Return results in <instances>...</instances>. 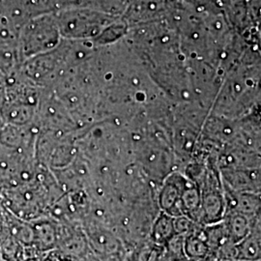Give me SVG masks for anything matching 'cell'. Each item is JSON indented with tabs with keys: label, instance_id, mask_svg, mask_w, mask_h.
I'll list each match as a JSON object with an SVG mask.
<instances>
[{
	"label": "cell",
	"instance_id": "6da1fadb",
	"mask_svg": "<svg viewBox=\"0 0 261 261\" xmlns=\"http://www.w3.org/2000/svg\"><path fill=\"white\" fill-rule=\"evenodd\" d=\"M188 178L179 173H172L164 182L158 195L160 210L172 217L183 215L180 207V197Z\"/></svg>",
	"mask_w": 261,
	"mask_h": 261
},
{
	"label": "cell",
	"instance_id": "7a4b0ae2",
	"mask_svg": "<svg viewBox=\"0 0 261 261\" xmlns=\"http://www.w3.org/2000/svg\"><path fill=\"white\" fill-rule=\"evenodd\" d=\"M33 227V244L40 253L55 251L58 241L57 222L47 215L31 222Z\"/></svg>",
	"mask_w": 261,
	"mask_h": 261
},
{
	"label": "cell",
	"instance_id": "3957f363",
	"mask_svg": "<svg viewBox=\"0 0 261 261\" xmlns=\"http://www.w3.org/2000/svg\"><path fill=\"white\" fill-rule=\"evenodd\" d=\"M224 192L227 211L239 212L250 218L260 216V193H253V192L236 193V192L226 190L224 188Z\"/></svg>",
	"mask_w": 261,
	"mask_h": 261
},
{
	"label": "cell",
	"instance_id": "277c9868",
	"mask_svg": "<svg viewBox=\"0 0 261 261\" xmlns=\"http://www.w3.org/2000/svg\"><path fill=\"white\" fill-rule=\"evenodd\" d=\"M260 216L253 218L252 228L243 240L237 243L238 259L247 261L260 260Z\"/></svg>",
	"mask_w": 261,
	"mask_h": 261
},
{
	"label": "cell",
	"instance_id": "5b68a950",
	"mask_svg": "<svg viewBox=\"0 0 261 261\" xmlns=\"http://www.w3.org/2000/svg\"><path fill=\"white\" fill-rule=\"evenodd\" d=\"M200 202L201 194L199 188L188 179L180 197V207L183 215H186L197 224H200Z\"/></svg>",
	"mask_w": 261,
	"mask_h": 261
},
{
	"label": "cell",
	"instance_id": "8992f818",
	"mask_svg": "<svg viewBox=\"0 0 261 261\" xmlns=\"http://www.w3.org/2000/svg\"><path fill=\"white\" fill-rule=\"evenodd\" d=\"M253 218H250L239 212L227 211L224 217V223L228 238L236 244L243 240L251 231Z\"/></svg>",
	"mask_w": 261,
	"mask_h": 261
},
{
	"label": "cell",
	"instance_id": "52a82bcc",
	"mask_svg": "<svg viewBox=\"0 0 261 261\" xmlns=\"http://www.w3.org/2000/svg\"><path fill=\"white\" fill-rule=\"evenodd\" d=\"M184 252L189 260L202 258L209 253V248L203 234V224H197L196 229L192 233L186 235Z\"/></svg>",
	"mask_w": 261,
	"mask_h": 261
},
{
	"label": "cell",
	"instance_id": "ba28073f",
	"mask_svg": "<svg viewBox=\"0 0 261 261\" xmlns=\"http://www.w3.org/2000/svg\"><path fill=\"white\" fill-rule=\"evenodd\" d=\"M174 217L161 211L157 216L151 229V239L155 246L164 247L172 237L174 232L173 226Z\"/></svg>",
	"mask_w": 261,
	"mask_h": 261
},
{
	"label": "cell",
	"instance_id": "9c48e42d",
	"mask_svg": "<svg viewBox=\"0 0 261 261\" xmlns=\"http://www.w3.org/2000/svg\"><path fill=\"white\" fill-rule=\"evenodd\" d=\"M185 237H186V235H184V234L174 233L164 246V248L172 256L173 259L186 257L185 252H184Z\"/></svg>",
	"mask_w": 261,
	"mask_h": 261
},
{
	"label": "cell",
	"instance_id": "30bf717a",
	"mask_svg": "<svg viewBox=\"0 0 261 261\" xmlns=\"http://www.w3.org/2000/svg\"><path fill=\"white\" fill-rule=\"evenodd\" d=\"M197 223L194 222L191 218H189L186 215H181L174 217L173 219V226H174V232L177 234L192 233L196 229Z\"/></svg>",
	"mask_w": 261,
	"mask_h": 261
},
{
	"label": "cell",
	"instance_id": "8fae6325",
	"mask_svg": "<svg viewBox=\"0 0 261 261\" xmlns=\"http://www.w3.org/2000/svg\"><path fill=\"white\" fill-rule=\"evenodd\" d=\"M96 257L99 261H124L120 252H111Z\"/></svg>",
	"mask_w": 261,
	"mask_h": 261
},
{
	"label": "cell",
	"instance_id": "7c38bea8",
	"mask_svg": "<svg viewBox=\"0 0 261 261\" xmlns=\"http://www.w3.org/2000/svg\"><path fill=\"white\" fill-rule=\"evenodd\" d=\"M190 261H220L217 256H215L214 254L212 253H208L206 256L202 257V258H199V259H196V260H190Z\"/></svg>",
	"mask_w": 261,
	"mask_h": 261
},
{
	"label": "cell",
	"instance_id": "4fadbf2b",
	"mask_svg": "<svg viewBox=\"0 0 261 261\" xmlns=\"http://www.w3.org/2000/svg\"><path fill=\"white\" fill-rule=\"evenodd\" d=\"M75 261H99L97 259V257L95 256V254H94L93 252H91V253H89V254H87V255H85L84 257H82V258H79L77 260Z\"/></svg>",
	"mask_w": 261,
	"mask_h": 261
},
{
	"label": "cell",
	"instance_id": "5bb4252c",
	"mask_svg": "<svg viewBox=\"0 0 261 261\" xmlns=\"http://www.w3.org/2000/svg\"><path fill=\"white\" fill-rule=\"evenodd\" d=\"M173 261H190L189 259H187L186 257L184 258H179V259H174Z\"/></svg>",
	"mask_w": 261,
	"mask_h": 261
},
{
	"label": "cell",
	"instance_id": "9a60e30c",
	"mask_svg": "<svg viewBox=\"0 0 261 261\" xmlns=\"http://www.w3.org/2000/svg\"><path fill=\"white\" fill-rule=\"evenodd\" d=\"M225 261H247V260H242V259H233V260H225Z\"/></svg>",
	"mask_w": 261,
	"mask_h": 261
},
{
	"label": "cell",
	"instance_id": "2e32d148",
	"mask_svg": "<svg viewBox=\"0 0 261 261\" xmlns=\"http://www.w3.org/2000/svg\"><path fill=\"white\" fill-rule=\"evenodd\" d=\"M170 1H173V0H168V2H170Z\"/></svg>",
	"mask_w": 261,
	"mask_h": 261
},
{
	"label": "cell",
	"instance_id": "e0dca14e",
	"mask_svg": "<svg viewBox=\"0 0 261 261\" xmlns=\"http://www.w3.org/2000/svg\"><path fill=\"white\" fill-rule=\"evenodd\" d=\"M258 261H260V260H258Z\"/></svg>",
	"mask_w": 261,
	"mask_h": 261
}]
</instances>
